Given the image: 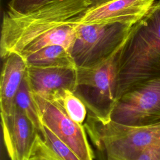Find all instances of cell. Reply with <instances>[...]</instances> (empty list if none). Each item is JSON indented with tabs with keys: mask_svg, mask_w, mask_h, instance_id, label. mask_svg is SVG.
I'll return each instance as SVG.
<instances>
[{
	"mask_svg": "<svg viewBox=\"0 0 160 160\" xmlns=\"http://www.w3.org/2000/svg\"><path fill=\"white\" fill-rule=\"evenodd\" d=\"M131 27L119 22L78 24L71 52L77 68L94 66L111 58L123 45Z\"/></svg>",
	"mask_w": 160,
	"mask_h": 160,
	"instance_id": "277c9868",
	"label": "cell"
},
{
	"mask_svg": "<svg viewBox=\"0 0 160 160\" xmlns=\"http://www.w3.org/2000/svg\"><path fill=\"white\" fill-rule=\"evenodd\" d=\"M27 68L26 60L18 54L10 53L3 58L0 81L1 116H7L12 110L16 95Z\"/></svg>",
	"mask_w": 160,
	"mask_h": 160,
	"instance_id": "8fae6325",
	"label": "cell"
},
{
	"mask_svg": "<svg viewBox=\"0 0 160 160\" xmlns=\"http://www.w3.org/2000/svg\"><path fill=\"white\" fill-rule=\"evenodd\" d=\"M116 64L117 101L138 86L160 78V0L132 26Z\"/></svg>",
	"mask_w": 160,
	"mask_h": 160,
	"instance_id": "7a4b0ae2",
	"label": "cell"
},
{
	"mask_svg": "<svg viewBox=\"0 0 160 160\" xmlns=\"http://www.w3.org/2000/svg\"><path fill=\"white\" fill-rule=\"evenodd\" d=\"M90 6V0H56L24 13L4 11L0 40L1 58L14 52L25 59L51 45L62 46L71 53L76 26Z\"/></svg>",
	"mask_w": 160,
	"mask_h": 160,
	"instance_id": "6da1fadb",
	"label": "cell"
},
{
	"mask_svg": "<svg viewBox=\"0 0 160 160\" xmlns=\"http://www.w3.org/2000/svg\"><path fill=\"white\" fill-rule=\"evenodd\" d=\"M14 105L26 114L38 132L40 134L43 128V123L32 92L26 80V76L16 95Z\"/></svg>",
	"mask_w": 160,
	"mask_h": 160,
	"instance_id": "5bb4252c",
	"label": "cell"
},
{
	"mask_svg": "<svg viewBox=\"0 0 160 160\" xmlns=\"http://www.w3.org/2000/svg\"><path fill=\"white\" fill-rule=\"evenodd\" d=\"M136 160H160V141L146 149Z\"/></svg>",
	"mask_w": 160,
	"mask_h": 160,
	"instance_id": "e0dca14e",
	"label": "cell"
},
{
	"mask_svg": "<svg viewBox=\"0 0 160 160\" xmlns=\"http://www.w3.org/2000/svg\"><path fill=\"white\" fill-rule=\"evenodd\" d=\"M110 118L133 126L160 122V78L149 80L123 94L117 101Z\"/></svg>",
	"mask_w": 160,
	"mask_h": 160,
	"instance_id": "8992f818",
	"label": "cell"
},
{
	"mask_svg": "<svg viewBox=\"0 0 160 160\" xmlns=\"http://www.w3.org/2000/svg\"><path fill=\"white\" fill-rule=\"evenodd\" d=\"M84 125L98 160H136L160 141V122L141 126L116 122L88 113Z\"/></svg>",
	"mask_w": 160,
	"mask_h": 160,
	"instance_id": "3957f363",
	"label": "cell"
},
{
	"mask_svg": "<svg viewBox=\"0 0 160 160\" xmlns=\"http://www.w3.org/2000/svg\"><path fill=\"white\" fill-rule=\"evenodd\" d=\"M112 1H114V0H90L91 6L89 8H96L98 6H99L101 5H102L105 3H107Z\"/></svg>",
	"mask_w": 160,
	"mask_h": 160,
	"instance_id": "ac0fdd59",
	"label": "cell"
},
{
	"mask_svg": "<svg viewBox=\"0 0 160 160\" xmlns=\"http://www.w3.org/2000/svg\"><path fill=\"white\" fill-rule=\"evenodd\" d=\"M118 52L94 66L77 68L74 93L85 104L89 112L99 118H109L117 102Z\"/></svg>",
	"mask_w": 160,
	"mask_h": 160,
	"instance_id": "5b68a950",
	"label": "cell"
},
{
	"mask_svg": "<svg viewBox=\"0 0 160 160\" xmlns=\"http://www.w3.org/2000/svg\"><path fill=\"white\" fill-rule=\"evenodd\" d=\"M25 60L28 66H31L77 68L71 54L60 45L44 47L29 56Z\"/></svg>",
	"mask_w": 160,
	"mask_h": 160,
	"instance_id": "7c38bea8",
	"label": "cell"
},
{
	"mask_svg": "<svg viewBox=\"0 0 160 160\" xmlns=\"http://www.w3.org/2000/svg\"><path fill=\"white\" fill-rule=\"evenodd\" d=\"M26 78L32 93L49 99L63 89L75 91L77 68L28 66Z\"/></svg>",
	"mask_w": 160,
	"mask_h": 160,
	"instance_id": "30bf717a",
	"label": "cell"
},
{
	"mask_svg": "<svg viewBox=\"0 0 160 160\" xmlns=\"http://www.w3.org/2000/svg\"><path fill=\"white\" fill-rule=\"evenodd\" d=\"M54 1L56 0H11L8 3V9L24 13L32 11Z\"/></svg>",
	"mask_w": 160,
	"mask_h": 160,
	"instance_id": "2e32d148",
	"label": "cell"
},
{
	"mask_svg": "<svg viewBox=\"0 0 160 160\" xmlns=\"http://www.w3.org/2000/svg\"><path fill=\"white\" fill-rule=\"evenodd\" d=\"M4 144L11 160H27L38 133L26 114L16 105L7 116H1Z\"/></svg>",
	"mask_w": 160,
	"mask_h": 160,
	"instance_id": "9c48e42d",
	"label": "cell"
},
{
	"mask_svg": "<svg viewBox=\"0 0 160 160\" xmlns=\"http://www.w3.org/2000/svg\"><path fill=\"white\" fill-rule=\"evenodd\" d=\"M48 99L59 104L71 119L82 125L86 119L88 109L74 92L69 89H63L55 92Z\"/></svg>",
	"mask_w": 160,
	"mask_h": 160,
	"instance_id": "4fadbf2b",
	"label": "cell"
},
{
	"mask_svg": "<svg viewBox=\"0 0 160 160\" xmlns=\"http://www.w3.org/2000/svg\"><path fill=\"white\" fill-rule=\"evenodd\" d=\"M155 0H114L89 8L79 24L85 25L119 22L132 26L153 6Z\"/></svg>",
	"mask_w": 160,
	"mask_h": 160,
	"instance_id": "ba28073f",
	"label": "cell"
},
{
	"mask_svg": "<svg viewBox=\"0 0 160 160\" xmlns=\"http://www.w3.org/2000/svg\"><path fill=\"white\" fill-rule=\"evenodd\" d=\"M39 134L62 160H81L70 148L61 141L44 124Z\"/></svg>",
	"mask_w": 160,
	"mask_h": 160,
	"instance_id": "9a60e30c",
	"label": "cell"
},
{
	"mask_svg": "<svg viewBox=\"0 0 160 160\" xmlns=\"http://www.w3.org/2000/svg\"><path fill=\"white\" fill-rule=\"evenodd\" d=\"M33 94L43 124L70 148L81 160H94V154L84 125L66 114L57 103Z\"/></svg>",
	"mask_w": 160,
	"mask_h": 160,
	"instance_id": "52a82bcc",
	"label": "cell"
}]
</instances>
